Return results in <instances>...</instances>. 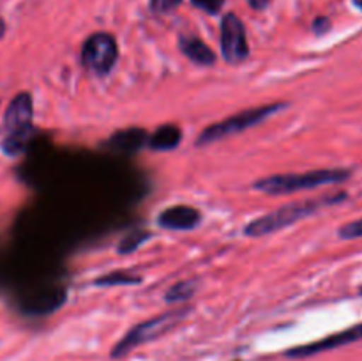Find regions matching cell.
Listing matches in <instances>:
<instances>
[{
    "label": "cell",
    "mask_w": 362,
    "mask_h": 361,
    "mask_svg": "<svg viewBox=\"0 0 362 361\" xmlns=\"http://www.w3.org/2000/svg\"><path fill=\"white\" fill-rule=\"evenodd\" d=\"M34 131V101L28 92H20L7 105L0 124V149L6 156L25 152Z\"/></svg>",
    "instance_id": "1"
},
{
    "label": "cell",
    "mask_w": 362,
    "mask_h": 361,
    "mask_svg": "<svg viewBox=\"0 0 362 361\" xmlns=\"http://www.w3.org/2000/svg\"><path fill=\"white\" fill-rule=\"evenodd\" d=\"M343 198H345V193H338L331 195V197L311 198V200H299L292 202V204L281 205V207H278L276 211L267 212V214L260 216V218L247 223V225L244 227V234H246L247 237L269 236V234L278 232V230L286 229V227L293 225V223L315 214V212L320 211L325 205L338 204Z\"/></svg>",
    "instance_id": "2"
},
{
    "label": "cell",
    "mask_w": 362,
    "mask_h": 361,
    "mask_svg": "<svg viewBox=\"0 0 362 361\" xmlns=\"http://www.w3.org/2000/svg\"><path fill=\"white\" fill-rule=\"evenodd\" d=\"M350 170L345 168H322V170H310V172L300 173H276V176L262 177L253 188L257 191H262L265 195H288L297 193L304 190H315V188L327 186V184L343 183L350 177Z\"/></svg>",
    "instance_id": "3"
},
{
    "label": "cell",
    "mask_w": 362,
    "mask_h": 361,
    "mask_svg": "<svg viewBox=\"0 0 362 361\" xmlns=\"http://www.w3.org/2000/svg\"><path fill=\"white\" fill-rule=\"evenodd\" d=\"M187 314H189V308L187 306L177 308V310L165 311V314L156 315V317L148 319V321L141 322V324H136L117 342V345L112 350V357H115V360L117 357H124L131 350L136 349V347L145 345V343L152 342V340L161 338L163 335L172 331L175 326H179L180 321Z\"/></svg>",
    "instance_id": "4"
},
{
    "label": "cell",
    "mask_w": 362,
    "mask_h": 361,
    "mask_svg": "<svg viewBox=\"0 0 362 361\" xmlns=\"http://www.w3.org/2000/svg\"><path fill=\"white\" fill-rule=\"evenodd\" d=\"M285 103H272V105H264L258 106V108H247L244 110V112L235 113V115L228 117V119L221 120V122H216L212 124V126L205 127V130L202 131L200 137H198L197 144L209 145L214 144V142L225 140V138L228 137H233V134L243 133V131L264 122L265 119L272 117L276 112L285 108Z\"/></svg>",
    "instance_id": "5"
},
{
    "label": "cell",
    "mask_w": 362,
    "mask_h": 361,
    "mask_svg": "<svg viewBox=\"0 0 362 361\" xmlns=\"http://www.w3.org/2000/svg\"><path fill=\"white\" fill-rule=\"evenodd\" d=\"M119 59V46L108 32H95L81 46V64L98 76H105Z\"/></svg>",
    "instance_id": "6"
},
{
    "label": "cell",
    "mask_w": 362,
    "mask_h": 361,
    "mask_svg": "<svg viewBox=\"0 0 362 361\" xmlns=\"http://www.w3.org/2000/svg\"><path fill=\"white\" fill-rule=\"evenodd\" d=\"M221 53L228 64H240L250 57L246 28L237 14L228 13L221 21Z\"/></svg>",
    "instance_id": "7"
},
{
    "label": "cell",
    "mask_w": 362,
    "mask_h": 361,
    "mask_svg": "<svg viewBox=\"0 0 362 361\" xmlns=\"http://www.w3.org/2000/svg\"><path fill=\"white\" fill-rule=\"evenodd\" d=\"M362 340V324L352 326V328L345 329V331H339L336 335L327 336L324 340H318V342L306 343V345L296 347V349L286 350V356L290 357H310L315 356V354L327 353V350L338 349V347L350 345L354 342H359Z\"/></svg>",
    "instance_id": "8"
},
{
    "label": "cell",
    "mask_w": 362,
    "mask_h": 361,
    "mask_svg": "<svg viewBox=\"0 0 362 361\" xmlns=\"http://www.w3.org/2000/svg\"><path fill=\"white\" fill-rule=\"evenodd\" d=\"M202 212L191 205H173L158 216L159 227L168 230H191L200 225Z\"/></svg>",
    "instance_id": "9"
},
{
    "label": "cell",
    "mask_w": 362,
    "mask_h": 361,
    "mask_svg": "<svg viewBox=\"0 0 362 361\" xmlns=\"http://www.w3.org/2000/svg\"><path fill=\"white\" fill-rule=\"evenodd\" d=\"M179 48L187 59L193 60L198 66L209 67L216 64V53L202 39L193 38V35H182L179 39Z\"/></svg>",
    "instance_id": "10"
},
{
    "label": "cell",
    "mask_w": 362,
    "mask_h": 361,
    "mask_svg": "<svg viewBox=\"0 0 362 361\" xmlns=\"http://www.w3.org/2000/svg\"><path fill=\"white\" fill-rule=\"evenodd\" d=\"M180 127L175 124H163L148 138V145L154 151H173L180 144Z\"/></svg>",
    "instance_id": "11"
},
{
    "label": "cell",
    "mask_w": 362,
    "mask_h": 361,
    "mask_svg": "<svg viewBox=\"0 0 362 361\" xmlns=\"http://www.w3.org/2000/svg\"><path fill=\"white\" fill-rule=\"evenodd\" d=\"M145 140H147V133L144 130L131 127V130L119 131L113 134L108 144L120 152H133L138 151L145 144Z\"/></svg>",
    "instance_id": "12"
},
{
    "label": "cell",
    "mask_w": 362,
    "mask_h": 361,
    "mask_svg": "<svg viewBox=\"0 0 362 361\" xmlns=\"http://www.w3.org/2000/svg\"><path fill=\"white\" fill-rule=\"evenodd\" d=\"M140 276L133 275L129 271H113L108 275L99 276L98 280H94V285L98 287H113V285H136L140 283Z\"/></svg>",
    "instance_id": "13"
},
{
    "label": "cell",
    "mask_w": 362,
    "mask_h": 361,
    "mask_svg": "<svg viewBox=\"0 0 362 361\" xmlns=\"http://www.w3.org/2000/svg\"><path fill=\"white\" fill-rule=\"evenodd\" d=\"M194 292H197V282H193V280H182V282L175 283V285L166 292L165 299L168 301V303H180V301L189 299Z\"/></svg>",
    "instance_id": "14"
},
{
    "label": "cell",
    "mask_w": 362,
    "mask_h": 361,
    "mask_svg": "<svg viewBox=\"0 0 362 361\" xmlns=\"http://www.w3.org/2000/svg\"><path fill=\"white\" fill-rule=\"evenodd\" d=\"M148 239H151V232H147V230H134L133 234H127V236L120 241L119 246H117V251H119V253H133L134 250H138V248L144 243H147Z\"/></svg>",
    "instance_id": "15"
},
{
    "label": "cell",
    "mask_w": 362,
    "mask_h": 361,
    "mask_svg": "<svg viewBox=\"0 0 362 361\" xmlns=\"http://www.w3.org/2000/svg\"><path fill=\"white\" fill-rule=\"evenodd\" d=\"M338 234L341 239H359V237H362V218L343 225L338 230Z\"/></svg>",
    "instance_id": "16"
},
{
    "label": "cell",
    "mask_w": 362,
    "mask_h": 361,
    "mask_svg": "<svg viewBox=\"0 0 362 361\" xmlns=\"http://www.w3.org/2000/svg\"><path fill=\"white\" fill-rule=\"evenodd\" d=\"M191 4L209 14H218L219 11H221L225 0H191Z\"/></svg>",
    "instance_id": "17"
},
{
    "label": "cell",
    "mask_w": 362,
    "mask_h": 361,
    "mask_svg": "<svg viewBox=\"0 0 362 361\" xmlns=\"http://www.w3.org/2000/svg\"><path fill=\"white\" fill-rule=\"evenodd\" d=\"M182 0H151V11L158 14H165V13H172Z\"/></svg>",
    "instance_id": "18"
},
{
    "label": "cell",
    "mask_w": 362,
    "mask_h": 361,
    "mask_svg": "<svg viewBox=\"0 0 362 361\" xmlns=\"http://www.w3.org/2000/svg\"><path fill=\"white\" fill-rule=\"evenodd\" d=\"M313 28L317 34H324V32H327L329 28H331V21H329L327 18H317L313 23Z\"/></svg>",
    "instance_id": "19"
},
{
    "label": "cell",
    "mask_w": 362,
    "mask_h": 361,
    "mask_svg": "<svg viewBox=\"0 0 362 361\" xmlns=\"http://www.w3.org/2000/svg\"><path fill=\"white\" fill-rule=\"evenodd\" d=\"M247 4H250L253 9L262 11V9H265V7L269 6V0H247Z\"/></svg>",
    "instance_id": "20"
},
{
    "label": "cell",
    "mask_w": 362,
    "mask_h": 361,
    "mask_svg": "<svg viewBox=\"0 0 362 361\" xmlns=\"http://www.w3.org/2000/svg\"><path fill=\"white\" fill-rule=\"evenodd\" d=\"M6 30H7V25H6V21H4L2 18H0V39L4 38V34H6Z\"/></svg>",
    "instance_id": "21"
},
{
    "label": "cell",
    "mask_w": 362,
    "mask_h": 361,
    "mask_svg": "<svg viewBox=\"0 0 362 361\" xmlns=\"http://www.w3.org/2000/svg\"><path fill=\"white\" fill-rule=\"evenodd\" d=\"M352 2H354V6L359 7V9L362 11V0H352Z\"/></svg>",
    "instance_id": "22"
},
{
    "label": "cell",
    "mask_w": 362,
    "mask_h": 361,
    "mask_svg": "<svg viewBox=\"0 0 362 361\" xmlns=\"http://www.w3.org/2000/svg\"><path fill=\"white\" fill-rule=\"evenodd\" d=\"M361 296H362V289H361Z\"/></svg>",
    "instance_id": "23"
}]
</instances>
